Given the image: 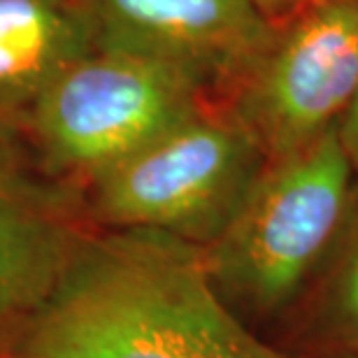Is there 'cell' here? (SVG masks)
Returning <instances> with one entry per match:
<instances>
[{
    "label": "cell",
    "instance_id": "1",
    "mask_svg": "<svg viewBox=\"0 0 358 358\" xmlns=\"http://www.w3.org/2000/svg\"><path fill=\"white\" fill-rule=\"evenodd\" d=\"M0 358H291L221 298L203 252L156 231L91 228Z\"/></svg>",
    "mask_w": 358,
    "mask_h": 358
},
{
    "label": "cell",
    "instance_id": "2",
    "mask_svg": "<svg viewBox=\"0 0 358 358\" xmlns=\"http://www.w3.org/2000/svg\"><path fill=\"white\" fill-rule=\"evenodd\" d=\"M354 182L338 128L268 163L226 231L200 249L212 284L242 319L296 310L338 235Z\"/></svg>",
    "mask_w": 358,
    "mask_h": 358
},
{
    "label": "cell",
    "instance_id": "3",
    "mask_svg": "<svg viewBox=\"0 0 358 358\" xmlns=\"http://www.w3.org/2000/svg\"><path fill=\"white\" fill-rule=\"evenodd\" d=\"M266 168L254 135L212 100L84 186V214L93 228L156 231L205 249Z\"/></svg>",
    "mask_w": 358,
    "mask_h": 358
},
{
    "label": "cell",
    "instance_id": "4",
    "mask_svg": "<svg viewBox=\"0 0 358 358\" xmlns=\"http://www.w3.org/2000/svg\"><path fill=\"white\" fill-rule=\"evenodd\" d=\"M207 103L210 93L182 70L91 49L49 84L19 135L42 173L82 191Z\"/></svg>",
    "mask_w": 358,
    "mask_h": 358
},
{
    "label": "cell",
    "instance_id": "5",
    "mask_svg": "<svg viewBox=\"0 0 358 358\" xmlns=\"http://www.w3.org/2000/svg\"><path fill=\"white\" fill-rule=\"evenodd\" d=\"M356 93L358 0H328L275 24L263 54L217 103L275 163L335 131Z\"/></svg>",
    "mask_w": 358,
    "mask_h": 358
},
{
    "label": "cell",
    "instance_id": "6",
    "mask_svg": "<svg viewBox=\"0 0 358 358\" xmlns=\"http://www.w3.org/2000/svg\"><path fill=\"white\" fill-rule=\"evenodd\" d=\"M96 49L182 70L219 100L275 33L254 0H87Z\"/></svg>",
    "mask_w": 358,
    "mask_h": 358
},
{
    "label": "cell",
    "instance_id": "7",
    "mask_svg": "<svg viewBox=\"0 0 358 358\" xmlns=\"http://www.w3.org/2000/svg\"><path fill=\"white\" fill-rule=\"evenodd\" d=\"M82 191L47 177L0 133V335L52 296L91 231Z\"/></svg>",
    "mask_w": 358,
    "mask_h": 358
},
{
    "label": "cell",
    "instance_id": "8",
    "mask_svg": "<svg viewBox=\"0 0 358 358\" xmlns=\"http://www.w3.org/2000/svg\"><path fill=\"white\" fill-rule=\"evenodd\" d=\"M91 49L87 0H0V133H19L49 84Z\"/></svg>",
    "mask_w": 358,
    "mask_h": 358
},
{
    "label": "cell",
    "instance_id": "9",
    "mask_svg": "<svg viewBox=\"0 0 358 358\" xmlns=\"http://www.w3.org/2000/svg\"><path fill=\"white\" fill-rule=\"evenodd\" d=\"M296 307L314 356L358 352V175L338 235Z\"/></svg>",
    "mask_w": 358,
    "mask_h": 358
},
{
    "label": "cell",
    "instance_id": "10",
    "mask_svg": "<svg viewBox=\"0 0 358 358\" xmlns=\"http://www.w3.org/2000/svg\"><path fill=\"white\" fill-rule=\"evenodd\" d=\"M321 3H328V0H254V5L259 7V12L270 24H282V21L293 17V14Z\"/></svg>",
    "mask_w": 358,
    "mask_h": 358
},
{
    "label": "cell",
    "instance_id": "11",
    "mask_svg": "<svg viewBox=\"0 0 358 358\" xmlns=\"http://www.w3.org/2000/svg\"><path fill=\"white\" fill-rule=\"evenodd\" d=\"M338 133H340L342 145L347 149L349 161H352V166H354V173L358 175V93H356L352 107L347 110L345 119L340 121Z\"/></svg>",
    "mask_w": 358,
    "mask_h": 358
},
{
    "label": "cell",
    "instance_id": "12",
    "mask_svg": "<svg viewBox=\"0 0 358 358\" xmlns=\"http://www.w3.org/2000/svg\"><path fill=\"white\" fill-rule=\"evenodd\" d=\"M314 358H358V352H347V354H324V356H314Z\"/></svg>",
    "mask_w": 358,
    "mask_h": 358
}]
</instances>
